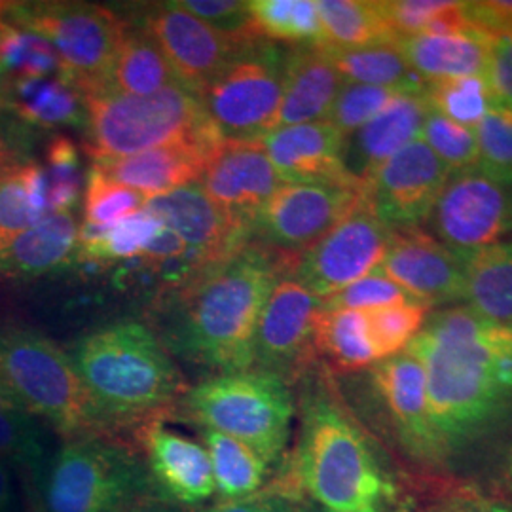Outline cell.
I'll list each match as a JSON object with an SVG mask.
<instances>
[{
  "label": "cell",
  "instance_id": "26",
  "mask_svg": "<svg viewBox=\"0 0 512 512\" xmlns=\"http://www.w3.org/2000/svg\"><path fill=\"white\" fill-rule=\"evenodd\" d=\"M80 226L73 213H50L0 249V274L35 277L76 262Z\"/></svg>",
  "mask_w": 512,
  "mask_h": 512
},
{
  "label": "cell",
  "instance_id": "50",
  "mask_svg": "<svg viewBox=\"0 0 512 512\" xmlns=\"http://www.w3.org/2000/svg\"><path fill=\"white\" fill-rule=\"evenodd\" d=\"M452 4L454 0H385L382 12L393 33L401 40L421 35Z\"/></svg>",
  "mask_w": 512,
  "mask_h": 512
},
{
  "label": "cell",
  "instance_id": "32",
  "mask_svg": "<svg viewBox=\"0 0 512 512\" xmlns=\"http://www.w3.org/2000/svg\"><path fill=\"white\" fill-rule=\"evenodd\" d=\"M323 44L329 50H357L399 42L389 27L382 2L372 0H317Z\"/></svg>",
  "mask_w": 512,
  "mask_h": 512
},
{
  "label": "cell",
  "instance_id": "20",
  "mask_svg": "<svg viewBox=\"0 0 512 512\" xmlns=\"http://www.w3.org/2000/svg\"><path fill=\"white\" fill-rule=\"evenodd\" d=\"M200 184L228 215L253 230L258 211L285 184L260 141H224L207 160Z\"/></svg>",
  "mask_w": 512,
  "mask_h": 512
},
{
  "label": "cell",
  "instance_id": "36",
  "mask_svg": "<svg viewBox=\"0 0 512 512\" xmlns=\"http://www.w3.org/2000/svg\"><path fill=\"white\" fill-rule=\"evenodd\" d=\"M256 35L268 42L321 46L323 31L315 0H253L249 2Z\"/></svg>",
  "mask_w": 512,
  "mask_h": 512
},
{
  "label": "cell",
  "instance_id": "53",
  "mask_svg": "<svg viewBox=\"0 0 512 512\" xmlns=\"http://www.w3.org/2000/svg\"><path fill=\"white\" fill-rule=\"evenodd\" d=\"M190 256V249L184 243L179 234H175L171 228L164 226L158 236L148 243L143 260H147L148 264H171L175 260H183Z\"/></svg>",
  "mask_w": 512,
  "mask_h": 512
},
{
  "label": "cell",
  "instance_id": "39",
  "mask_svg": "<svg viewBox=\"0 0 512 512\" xmlns=\"http://www.w3.org/2000/svg\"><path fill=\"white\" fill-rule=\"evenodd\" d=\"M147 202L145 194L112 183L92 167L84 190V226L80 232H103L116 222L143 211Z\"/></svg>",
  "mask_w": 512,
  "mask_h": 512
},
{
  "label": "cell",
  "instance_id": "40",
  "mask_svg": "<svg viewBox=\"0 0 512 512\" xmlns=\"http://www.w3.org/2000/svg\"><path fill=\"white\" fill-rule=\"evenodd\" d=\"M427 311L429 308L416 300H406L378 310L365 311L368 336L380 361L399 355L408 348V344L423 329L429 317Z\"/></svg>",
  "mask_w": 512,
  "mask_h": 512
},
{
  "label": "cell",
  "instance_id": "4",
  "mask_svg": "<svg viewBox=\"0 0 512 512\" xmlns=\"http://www.w3.org/2000/svg\"><path fill=\"white\" fill-rule=\"evenodd\" d=\"M69 355L107 433L162 418L188 391L160 336L139 321L92 330Z\"/></svg>",
  "mask_w": 512,
  "mask_h": 512
},
{
  "label": "cell",
  "instance_id": "5",
  "mask_svg": "<svg viewBox=\"0 0 512 512\" xmlns=\"http://www.w3.org/2000/svg\"><path fill=\"white\" fill-rule=\"evenodd\" d=\"M84 101L86 150L93 162L171 145H196L215 152L224 143L198 95L183 86L145 97L92 90L84 92Z\"/></svg>",
  "mask_w": 512,
  "mask_h": 512
},
{
  "label": "cell",
  "instance_id": "16",
  "mask_svg": "<svg viewBox=\"0 0 512 512\" xmlns=\"http://www.w3.org/2000/svg\"><path fill=\"white\" fill-rule=\"evenodd\" d=\"M137 25L158 44L184 88L196 95L251 44L222 35L175 2L148 8Z\"/></svg>",
  "mask_w": 512,
  "mask_h": 512
},
{
  "label": "cell",
  "instance_id": "23",
  "mask_svg": "<svg viewBox=\"0 0 512 512\" xmlns=\"http://www.w3.org/2000/svg\"><path fill=\"white\" fill-rule=\"evenodd\" d=\"M427 114L425 93H399L376 118L346 137L344 164L349 175L368 183L380 165L420 139Z\"/></svg>",
  "mask_w": 512,
  "mask_h": 512
},
{
  "label": "cell",
  "instance_id": "58",
  "mask_svg": "<svg viewBox=\"0 0 512 512\" xmlns=\"http://www.w3.org/2000/svg\"><path fill=\"white\" fill-rule=\"evenodd\" d=\"M18 162L19 160L16 158V154L12 152V148L0 141V171L8 169L10 165L18 164Z\"/></svg>",
  "mask_w": 512,
  "mask_h": 512
},
{
  "label": "cell",
  "instance_id": "62",
  "mask_svg": "<svg viewBox=\"0 0 512 512\" xmlns=\"http://www.w3.org/2000/svg\"><path fill=\"white\" fill-rule=\"evenodd\" d=\"M302 512H330L327 509H321V507H315V505H311L308 509H302ZM366 512H385V511H366Z\"/></svg>",
  "mask_w": 512,
  "mask_h": 512
},
{
  "label": "cell",
  "instance_id": "54",
  "mask_svg": "<svg viewBox=\"0 0 512 512\" xmlns=\"http://www.w3.org/2000/svg\"><path fill=\"white\" fill-rule=\"evenodd\" d=\"M427 512H512V509L499 501L478 499V497H458Z\"/></svg>",
  "mask_w": 512,
  "mask_h": 512
},
{
  "label": "cell",
  "instance_id": "31",
  "mask_svg": "<svg viewBox=\"0 0 512 512\" xmlns=\"http://www.w3.org/2000/svg\"><path fill=\"white\" fill-rule=\"evenodd\" d=\"M313 349L317 359L340 374L361 372L380 363L361 311L329 310L323 304L315 323Z\"/></svg>",
  "mask_w": 512,
  "mask_h": 512
},
{
  "label": "cell",
  "instance_id": "33",
  "mask_svg": "<svg viewBox=\"0 0 512 512\" xmlns=\"http://www.w3.org/2000/svg\"><path fill=\"white\" fill-rule=\"evenodd\" d=\"M48 215L46 173L35 162L0 171V249Z\"/></svg>",
  "mask_w": 512,
  "mask_h": 512
},
{
  "label": "cell",
  "instance_id": "57",
  "mask_svg": "<svg viewBox=\"0 0 512 512\" xmlns=\"http://www.w3.org/2000/svg\"><path fill=\"white\" fill-rule=\"evenodd\" d=\"M10 412H25V408L21 406L18 397L14 395V391L8 387L4 378L0 376V414H10Z\"/></svg>",
  "mask_w": 512,
  "mask_h": 512
},
{
  "label": "cell",
  "instance_id": "24",
  "mask_svg": "<svg viewBox=\"0 0 512 512\" xmlns=\"http://www.w3.org/2000/svg\"><path fill=\"white\" fill-rule=\"evenodd\" d=\"M344 84L325 48L296 46L289 50L274 129L327 120Z\"/></svg>",
  "mask_w": 512,
  "mask_h": 512
},
{
  "label": "cell",
  "instance_id": "2",
  "mask_svg": "<svg viewBox=\"0 0 512 512\" xmlns=\"http://www.w3.org/2000/svg\"><path fill=\"white\" fill-rule=\"evenodd\" d=\"M298 256L251 241L219 266L173 287L162 308L165 349L219 374L253 368L262 308L277 279L294 274Z\"/></svg>",
  "mask_w": 512,
  "mask_h": 512
},
{
  "label": "cell",
  "instance_id": "51",
  "mask_svg": "<svg viewBox=\"0 0 512 512\" xmlns=\"http://www.w3.org/2000/svg\"><path fill=\"white\" fill-rule=\"evenodd\" d=\"M484 78L492 103L512 110V35L492 42Z\"/></svg>",
  "mask_w": 512,
  "mask_h": 512
},
{
  "label": "cell",
  "instance_id": "9",
  "mask_svg": "<svg viewBox=\"0 0 512 512\" xmlns=\"http://www.w3.org/2000/svg\"><path fill=\"white\" fill-rule=\"evenodd\" d=\"M2 16L46 38L80 92L103 84L128 29L116 12L88 2H2Z\"/></svg>",
  "mask_w": 512,
  "mask_h": 512
},
{
  "label": "cell",
  "instance_id": "48",
  "mask_svg": "<svg viewBox=\"0 0 512 512\" xmlns=\"http://www.w3.org/2000/svg\"><path fill=\"white\" fill-rule=\"evenodd\" d=\"M300 499L302 492L289 467H285L281 476L260 492L236 501H220L198 512H302Z\"/></svg>",
  "mask_w": 512,
  "mask_h": 512
},
{
  "label": "cell",
  "instance_id": "30",
  "mask_svg": "<svg viewBox=\"0 0 512 512\" xmlns=\"http://www.w3.org/2000/svg\"><path fill=\"white\" fill-rule=\"evenodd\" d=\"M459 255L465 274V306L482 317L512 325V239Z\"/></svg>",
  "mask_w": 512,
  "mask_h": 512
},
{
  "label": "cell",
  "instance_id": "44",
  "mask_svg": "<svg viewBox=\"0 0 512 512\" xmlns=\"http://www.w3.org/2000/svg\"><path fill=\"white\" fill-rule=\"evenodd\" d=\"M420 139L448 167L450 173L480 162L475 129L459 126L437 112L429 110Z\"/></svg>",
  "mask_w": 512,
  "mask_h": 512
},
{
  "label": "cell",
  "instance_id": "14",
  "mask_svg": "<svg viewBox=\"0 0 512 512\" xmlns=\"http://www.w3.org/2000/svg\"><path fill=\"white\" fill-rule=\"evenodd\" d=\"M368 384L397 452L420 471L440 473L439 444L429 420L427 380L420 361L404 349L370 366Z\"/></svg>",
  "mask_w": 512,
  "mask_h": 512
},
{
  "label": "cell",
  "instance_id": "6",
  "mask_svg": "<svg viewBox=\"0 0 512 512\" xmlns=\"http://www.w3.org/2000/svg\"><path fill=\"white\" fill-rule=\"evenodd\" d=\"M179 406L198 429L243 442L270 467L285 459L294 397L283 378L258 368L215 374L188 387Z\"/></svg>",
  "mask_w": 512,
  "mask_h": 512
},
{
  "label": "cell",
  "instance_id": "34",
  "mask_svg": "<svg viewBox=\"0 0 512 512\" xmlns=\"http://www.w3.org/2000/svg\"><path fill=\"white\" fill-rule=\"evenodd\" d=\"M325 50L344 82L425 93L427 82L414 73L397 42L357 50Z\"/></svg>",
  "mask_w": 512,
  "mask_h": 512
},
{
  "label": "cell",
  "instance_id": "38",
  "mask_svg": "<svg viewBox=\"0 0 512 512\" xmlns=\"http://www.w3.org/2000/svg\"><path fill=\"white\" fill-rule=\"evenodd\" d=\"M425 101L431 112L469 129H475L492 107L484 76L429 82L425 88Z\"/></svg>",
  "mask_w": 512,
  "mask_h": 512
},
{
  "label": "cell",
  "instance_id": "56",
  "mask_svg": "<svg viewBox=\"0 0 512 512\" xmlns=\"http://www.w3.org/2000/svg\"><path fill=\"white\" fill-rule=\"evenodd\" d=\"M14 503H16V495H14L12 476L6 463L0 461V512L14 511Z\"/></svg>",
  "mask_w": 512,
  "mask_h": 512
},
{
  "label": "cell",
  "instance_id": "21",
  "mask_svg": "<svg viewBox=\"0 0 512 512\" xmlns=\"http://www.w3.org/2000/svg\"><path fill=\"white\" fill-rule=\"evenodd\" d=\"M152 492L184 509H198L215 495L205 446L165 427L160 418L139 427Z\"/></svg>",
  "mask_w": 512,
  "mask_h": 512
},
{
  "label": "cell",
  "instance_id": "29",
  "mask_svg": "<svg viewBox=\"0 0 512 512\" xmlns=\"http://www.w3.org/2000/svg\"><path fill=\"white\" fill-rule=\"evenodd\" d=\"M171 86H183L158 44L139 25H129L114 55L109 74L92 90L145 97ZM184 88V86H183ZM86 90V92H92ZM84 93V92H82Z\"/></svg>",
  "mask_w": 512,
  "mask_h": 512
},
{
  "label": "cell",
  "instance_id": "15",
  "mask_svg": "<svg viewBox=\"0 0 512 512\" xmlns=\"http://www.w3.org/2000/svg\"><path fill=\"white\" fill-rule=\"evenodd\" d=\"M321 310L323 300L293 274L279 277L258 319L253 368L275 374L289 385L308 374L317 359L313 332Z\"/></svg>",
  "mask_w": 512,
  "mask_h": 512
},
{
  "label": "cell",
  "instance_id": "22",
  "mask_svg": "<svg viewBox=\"0 0 512 512\" xmlns=\"http://www.w3.org/2000/svg\"><path fill=\"white\" fill-rule=\"evenodd\" d=\"M258 141L285 183L361 184L344 164L346 137L329 120L274 129Z\"/></svg>",
  "mask_w": 512,
  "mask_h": 512
},
{
  "label": "cell",
  "instance_id": "41",
  "mask_svg": "<svg viewBox=\"0 0 512 512\" xmlns=\"http://www.w3.org/2000/svg\"><path fill=\"white\" fill-rule=\"evenodd\" d=\"M0 65L12 78L63 76L52 44L37 33L8 21L0 40Z\"/></svg>",
  "mask_w": 512,
  "mask_h": 512
},
{
  "label": "cell",
  "instance_id": "11",
  "mask_svg": "<svg viewBox=\"0 0 512 512\" xmlns=\"http://www.w3.org/2000/svg\"><path fill=\"white\" fill-rule=\"evenodd\" d=\"M429 222L459 253L505 241L512 236V171L478 162L452 173Z\"/></svg>",
  "mask_w": 512,
  "mask_h": 512
},
{
  "label": "cell",
  "instance_id": "19",
  "mask_svg": "<svg viewBox=\"0 0 512 512\" xmlns=\"http://www.w3.org/2000/svg\"><path fill=\"white\" fill-rule=\"evenodd\" d=\"M378 270L429 310L465 296L461 255L421 228L393 232Z\"/></svg>",
  "mask_w": 512,
  "mask_h": 512
},
{
  "label": "cell",
  "instance_id": "46",
  "mask_svg": "<svg viewBox=\"0 0 512 512\" xmlns=\"http://www.w3.org/2000/svg\"><path fill=\"white\" fill-rule=\"evenodd\" d=\"M184 12L194 18L202 19L209 27L238 42H253L256 35L249 2L239 0H177L175 2Z\"/></svg>",
  "mask_w": 512,
  "mask_h": 512
},
{
  "label": "cell",
  "instance_id": "18",
  "mask_svg": "<svg viewBox=\"0 0 512 512\" xmlns=\"http://www.w3.org/2000/svg\"><path fill=\"white\" fill-rule=\"evenodd\" d=\"M145 209L181 236L198 274L219 266L253 241V230L213 202L200 181L148 198Z\"/></svg>",
  "mask_w": 512,
  "mask_h": 512
},
{
  "label": "cell",
  "instance_id": "60",
  "mask_svg": "<svg viewBox=\"0 0 512 512\" xmlns=\"http://www.w3.org/2000/svg\"><path fill=\"white\" fill-rule=\"evenodd\" d=\"M505 478H507V484H509V488L512 490V456L509 459V463H507V469H505Z\"/></svg>",
  "mask_w": 512,
  "mask_h": 512
},
{
  "label": "cell",
  "instance_id": "55",
  "mask_svg": "<svg viewBox=\"0 0 512 512\" xmlns=\"http://www.w3.org/2000/svg\"><path fill=\"white\" fill-rule=\"evenodd\" d=\"M128 512H198L194 509H184L175 503H169L158 495H145L143 499H139L135 505L129 507Z\"/></svg>",
  "mask_w": 512,
  "mask_h": 512
},
{
  "label": "cell",
  "instance_id": "25",
  "mask_svg": "<svg viewBox=\"0 0 512 512\" xmlns=\"http://www.w3.org/2000/svg\"><path fill=\"white\" fill-rule=\"evenodd\" d=\"M213 152L196 145L152 148L126 158L93 162V169L112 183L128 186L148 198L198 183Z\"/></svg>",
  "mask_w": 512,
  "mask_h": 512
},
{
  "label": "cell",
  "instance_id": "59",
  "mask_svg": "<svg viewBox=\"0 0 512 512\" xmlns=\"http://www.w3.org/2000/svg\"><path fill=\"white\" fill-rule=\"evenodd\" d=\"M8 86H10V80H8V74L2 69L0 65V110L6 107V99H8Z\"/></svg>",
  "mask_w": 512,
  "mask_h": 512
},
{
  "label": "cell",
  "instance_id": "1",
  "mask_svg": "<svg viewBox=\"0 0 512 512\" xmlns=\"http://www.w3.org/2000/svg\"><path fill=\"white\" fill-rule=\"evenodd\" d=\"M406 351L425 370L442 471L469 467L512 423V325L446 308L427 317Z\"/></svg>",
  "mask_w": 512,
  "mask_h": 512
},
{
  "label": "cell",
  "instance_id": "12",
  "mask_svg": "<svg viewBox=\"0 0 512 512\" xmlns=\"http://www.w3.org/2000/svg\"><path fill=\"white\" fill-rule=\"evenodd\" d=\"M363 184L285 183L253 222V241L285 255H302L363 200Z\"/></svg>",
  "mask_w": 512,
  "mask_h": 512
},
{
  "label": "cell",
  "instance_id": "52",
  "mask_svg": "<svg viewBox=\"0 0 512 512\" xmlns=\"http://www.w3.org/2000/svg\"><path fill=\"white\" fill-rule=\"evenodd\" d=\"M469 25L490 40L512 35V0L465 2Z\"/></svg>",
  "mask_w": 512,
  "mask_h": 512
},
{
  "label": "cell",
  "instance_id": "49",
  "mask_svg": "<svg viewBox=\"0 0 512 512\" xmlns=\"http://www.w3.org/2000/svg\"><path fill=\"white\" fill-rule=\"evenodd\" d=\"M475 135L482 164L512 171V110L492 103Z\"/></svg>",
  "mask_w": 512,
  "mask_h": 512
},
{
  "label": "cell",
  "instance_id": "47",
  "mask_svg": "<svg viewBox=\"0 0 512 512\" xmlns=\"http://www.w3.org/2000/svg\"><path fill=\"white\" fill-rule=\"evenodd\" d=\"M412 300L404 293L401 287H397L387 275L380 270H374L372 274L361 277L359 281L351 283L340 293L332 294L327 300H323L325 308L329 310L372 311L391 304H399Z\"/></svg>",
  "mask_w": 512,
  "mask_h": 512
},
{
  "label": "cell",
  "instance_id": "42",
  "mask_svg": "<svg viewBox=\"0 0 512 512\" xmlns=\"http://www.w3.org/2000/svg\"><path fill=\"white\" fill-rule=\"evenodd\" d=\"M0 461L25 469L40 484L50 459L46 454V437L31 414H0Z\"/></svg>",
  "mask_w": 512,
  "mask_h": 512
},
{
  "label": "cell",
  "instance_id": "35",
  "mask_svg": "<svg viewBox=\"0 0 512 512\" xmlns=\"http://www.w3.org/2000/svg\"><path fill=\"white\" fill-rule=\"evenodd\" d=\"M203 446L211 459L215 494L222 501H236L266 486L270 465L243 442L217 431L200 429Z\"/></svg>",
  "mask_w": 512,
  "mask_h": 512
},
{
  "label": "cell",
  "instance_id": "61",
  "mask_svg": "<svg viewBox=\"0 0 512 512\" xmlns=\"http://www.w3.org/2000/svg\"><path fill=\"white\" fill-rule=\"evenodd\" d=\"M4 29H6V19L2 16V2H0V40H2V35H4Z\"/></svg>",
  "mask_w": 512,
  "mask_h": 512
},
{
  "label": "cell",
  "instance_id": "27",
  "mask_svg": "<svg viewBox=\"0 0 512 512\" xmlns=\"http://www.w3.org/2000/svg\"><path fill=\"white\" fill-rule=\"evenodd\" d=\"M492 42L476 31H467L458 35H412L397 44L414 73L429 84L448 78L484 76Z\"/></svg>",
  "mask_w": 512,
  "mask_h": 512
},
{
  "label": "cell",
  "instance_id": "45",
  "mask_svg": "<svg viewBox=\"0 0 512 512\" xmlns=\"http://www.w3.org/2000/svg\"><path fill=\"white\" fill-rule=\"evenodd\" d=\"M399 93L403 92L346 82L338 93L327 120L344 137H349L351 133L368 124L372 118H376Z\"/></svg>",
  "mask_w": 512,
  "mask_h": 512
},
{
  "label": "cell",
  "instance_id": "7",
  "mask_svg": "<svg viewBox=\"0 0 512 512\" xmlns=\"http://www.w3.org/2000/svg\"><path fill=\"white\" fill-rule=\"evenodd\" d=\"M0 376L25 412L65 439L109 435L71 355L37 330L0 327Z\"/></svg>",
  "mask_w": 512,
  "mask_h": 512
},
{
  "label": "cell",
  "instance_id": "43",
  "mask_svg": "<svg viewBox=\"0 0 512 512\" xmlns=\"http://www.w3.org/2000/svg\"><path fill=\"white\" fill-rule=\"evenodd\" d=\"M46 192H48V215L50 213H71L80 192V158L71 139L57 135L46 150Z\"/></svg>",
  "mask_w": 512,
  "mask_h": 512
},
{
  "label": "cell",
  "instance_id": "17",
  "mask_svg": "<svg viewBox=\"0 0 512 512\" xmlns=\"http://www.w3.org/2000/svg\"><path fill=\"white\" fill-rule=\"evenodd\" d=\"M450 175L418 139L380 165L366 183V198L389 230L420 228L431 219Z\"/></svg>",
  "mask_w": 512,
  "mask_h": 512
},
{
  "label": "cell",
  "instance_id": "37",
  "mask_svg": "<svg viewBox=\"0 0 512 512\" xmlns=\"http://www.w3.org/2000/svg\"><path fill=\"white\" fill-rule=\"evenodd\" d=\"M164 224L147 209L116 222L103 232H80L76 262L103 264L143 256L148 243L158 236Z\"/></svg>",
  "mask_w": 512,
  "mask_h": 512
},
{
  "label": "cell",
  "instance_id": "10",
  "mask_svg": "<svg viewBox=\"0 0 512 512\" xmlns=\"http://www.w3.org/2000/svg\"><path fill=\"white\" fill-rule=\"evenodd\" d=\"M285 59L274 42L255 40L198 95L224 141H256L274 131Z\"/></svg>",
  "mask_w": 512,
  "mask_h": 512
},
{
  "label": "cell",
  "instance_id": "3",
  "mask_svg": "<svg viewBox=\"0 0 512 512\" xmlns=\"http://www.w3.org/2000/svg\"><path fill=\"white\" fill-rule=\"evenodd\" d=\"M302 495L330 512L385 511L397 488L374 442L327 376L304 385L289 461Z\"/></svg>",
  "mask_w": 512,
  "mask_h": 512
},
{
  "label": "cell",
  "instance_id": "13",
  "mask_svg": "<svg viewBox=\"0 0 512 512\" xmlns=\"http://www.w3.org/2000/svg\"><path fill=\"white\" fill-rule=\"evenodd\" d=\"M393 230H389L365 196L346 219L298 256L294 277L315 296L327 300L382 264Z\"/></svg>",
  "mask_w": 512,
  "mask_h": 512
},
{
  "label": "cell",
  "instance_id": "8",
  "mask_svg": "<svg viewBox=\"0 0 512 512\" xmlns=\"http://www.w3.org/2000/svg\"><path fill=\"white\" fill-rule=\"evenodd\" d=\"M44 512H128L154 495L145 459L112 435L67 440L40 480Z\"/></svg>",
  "mask_w": 512,
  "mask_h": 512
},
{
  "label": "cell",
  "instance_id": "28",
  "mask_svg": "<svg viewBox=\"0 0 512 512\" xmlns=\"http://www.w3.org/2000/svg\"><path fill=\"white\" fill-rule=\"evenodd\" d=\"M6 107L38 128H84L86 101L80 88L65 76L12 78Z\"/></svg>",
  "mask_w": 512,
  "mask_h": 512
}]
</instances>
